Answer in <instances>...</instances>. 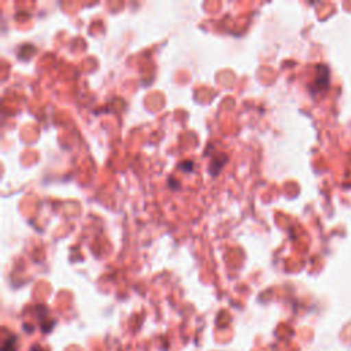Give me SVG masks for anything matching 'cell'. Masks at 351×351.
I'll return each mask as SVG.
<instances>
[]
</instances>
